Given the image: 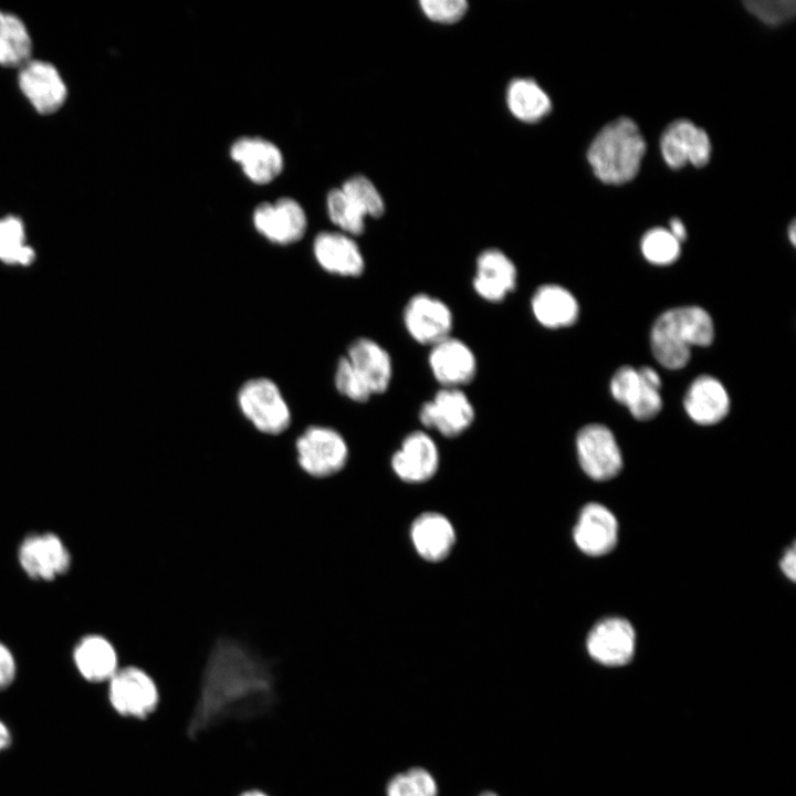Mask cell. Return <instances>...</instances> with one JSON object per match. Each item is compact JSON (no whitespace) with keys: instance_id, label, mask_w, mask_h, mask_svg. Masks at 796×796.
<instances>
[{"instance_id":"obj_13","label":"cell","mask_w":796,"mask_h":796,"mask_svg":"<svg viewBox=\"0 0 796 796\" xmlns=\"http://www.w3.org/2000/svg\"><path fill=\"white\" fill-rule=\"evenodd\" d=\"M428 365L434 379L446 388H461L472 381L478 371L471 347L452 335L430 346Z\"/></svg>"},{"instance_id":"obj_5","label":"cell","mask_w":796,"mask_h":796,"mask_svg":"<svg viewBox=\"0 0 796 796\" xmlns=\"http://www.w3.org/2000/svg\"><path fill=\"white\" fill-rule=\"evenodd\" d=\"M295 459L307 476L325 479L342 471L349 455L348 444L336 429L313 425L295 439Z\"/></svg>"},{"instance_id":"obj_18","label":"cell","mask_w":796,"mask_h":796,"mask_svg":"<svg viewBox=\"0 0 796 796\" xmlns=\"http://www.w3.org/2000/svg\"><path fill=\"white\" fill-rule=\"evenodd\" d=\"M439 467V450L430 434L422 430L408 433L391 457L396 475L409 483L432 478Z\"/></svg>"},{"instance_id":"obj_38","label":"cell","mask_w":796,"mask_h":796,"mask_svg":"<svg viewBox=\"0 0 796 796\" xmlns=\"http://www.w3.org/2000/svg\"><path fill=\"white\" fill-rule=\"evenodd\" d=\"M783 573L792 580L796 578V554L795 545L787 549L781 561Z\"/></svg>"},{"instance_id":"obj_25","label":"cell","mask_w":796,"mask_h":796,"mask_svg":"<svg viewBox=\"0 0 796 796\" xmlns=\"http://www.w3.org/2000/svg\"><path fill=\"white\" fill-rule=\"evenodd\" d=\"M531 308L535 320L546 328L572 326L579 314L575 296L564 286L553 283L543 284L535 290Z\"/></svg>"},{"instance_id":"obj_20","label":"cell","mask_w":796,"mask_h":796,"mask_svg":"<svg viewBox=\"0 0 796 796\" xmlns=\"http://www.w3.org/2000/svg\"><path fill=\"white\" fill-rule=\"evenodd\" d=\"M618 540V523L615 515L603 504L588 503L583 507L574 528L577 547L589 556L609 553Z\"/></svg>"},{"instance_id":"obj_16","label":"cell","mask_w":796,"mask_h":796,"mask_svg":"<svg viewBox=\"0 0 796 796\" xmlns=\"http://www.w3.org/2000/svg\"><path fill=\"white\" fill-rule=\"evenodd\" d=\"M313 256L318 266L328 274L357 277L364 273L363 252L350 237L341 231H322L312 244Z\"/></svg>"},{"instance_id":"obj_28","label":"cell","mask_w":796,"mask_h":796,"mask_svg":"<svg viewBox=\"0 0 796 796\" xmlns=\"http://www.w3.org/2000/svg\"><path fill=\"white\" fill-rule=\"evenodd\" d=\"M31 50L24 23L13 14L0 11V64L22 66L30 61Z\"/></svg>"},{"instance_id":"obj_19","label":"cell","mask_w":796,"mask_h":796,"mask_svg":"<svg viewBox=\"0 0 796 796\" xmlns=\"http://www.w3.org/2000/svg\"><path fill=\"white\" fill-rule=\"evenodd\" d=\"M19 85L32 106L41 114L57 111L66 98V87L60 73L48 62L28 61L22 65Z\"/></svg>"},{"instance_id":"obj_12","label":"cell","mask_w":796,"mask_h":796,"mask_svg":"<svg viewBox=\"0 0 796 796\" xmlns=\"http://www.w3.org/2000/svg\"><path fill=\"white\" fill-rule=\"evenodd\" d=\"M229 154L243 175L254 185L265 186L283 171L284 157L271 140L260 136H241L232 142Z\"/></svg>"},{"instance_id":"obj_29","label":"cell","mask_w":796,"mask_h":796,"mask_svg":"<svg viewBox=\"0 0 796 796\" xmlns=\"http://www.w3.org/2000/svg\"><path fill=\"white\" fill-rule=\"evenodd\" d=\"M326 209L331 221L338 231L350 237L359 235L365 230L364 212L342 191L334 188L326 196Z\"/></svg>"},{"instance_id":"obj_35","label":"cell","mask_w":796,"mask_h":796,"mask_svg":"<svg viewBox=\"0 0 796 796\" xmlns=\"http://www.w3.org/2000/svg\"><path fill=\"white\" fill-rule=\"evenodd\" d=\"M744 6L753 15L768 25H778L795 14L794 0H747Z\"/></svg>"},{"instance_id":"obj_42","label":"cell","mask_w":796,"mask_h":796,"mask_svg":"<svg viewBox=\"0 0 796 796\" xmlns=\"http://www.w3.org/2000/svg\"><path fill=\"white\" fill-rule=\"evenodd\" d=\"M237 796H271L265 790L252 787L240 792Z\"/></svg>"},{"instance_id":"obj_44","label":"cell","mask_w":796,"mask_h":796,"mask_svg":"<svg viewBox=\"0 0 796 796\" xmlns=\"http://www.w3.org/2000/svg\"><path fill=\"white\" fill-rule=\"evenodd\" d=\"M479 796H499V795L495 792L485 790V792H482Z\"/></svg>"},{"instance_id":"obj_15","label":"cell","mask_w":796,"mask_h":796,"mask_svg":"<svg viewBox=\"0 0 796 796\" xmlns=\"http://www.w3.org/2000/svg\"><path fill=\"white\" fill-rule=\"evenodd\" d=\"M586 648L591 659L603 666L627 664L636 648L633 627L624 618H606L590 630Z\"/></svg>"},{"instance_id":"obj_27","label":"cell","mask_w":796,"mask_h":796,"mask_svg":"<svg viewBox=\"0 0 796 796\" xmlns=\"http://www.w3.org/2000/svg\"><path fill=\"white\" fill-rule=\"evenodd\" d=\"M505 96L511 114L524 123H536L552 109L549 96L533 78L512 80Z\"/></svg>"},{"instance_id":"obj_7","label":"cell","mask_w":796,"mask_h":796,"mask_svg":"<svg viewBox=\"0 0 796 796\" xmlns=\"http://www.w3.org/2000/svg\"><path fill=\"white\" fill-rule=\"evenodd\" d=\"M255 231L276 245H291L303 239L307 230V217L298 201L281 197L274 202L263 201L252 212Z\"/></svg>"},{"instance_id":"obj_31","label":"cell","mask_w":796,"mask_h":796,"mask_svg":"<svg viewBox=\"0 0 796 796\" xmlns=\"http://www.w3.org/2000/svg\"><path fill=\"white\" fill-rule=\"evenodd\" d=\"M386 796H438V784L428 769L416 766L394 775Z\"/></svg>"},{"instance_id":"obj_21","label":"cell","mask_w":796,"mask_h":796,"mask_svg":"<svg viewBox=\"0 0 796 796\" xmlns=\"http://www.w3.org/2000/svg\"><path fill=\"white\" fill-rule=\"evenodd\" d=\"M610 392L637 420L652 419L662 409L659 390L649 385L639 370L630 366H622L614 374Z\"/></svg>"},{"instance_id":"obj_26","label":"cell","mask_w":796,"mask_h":796,"mask_svg":"<svg viewBox=\"0 0 796 796\" xmlns=\"http://www.w3.org/2000/svg\"><path fill=\"white\" fill-rule=\"evenodd\" d=\"M410 535L417 553L430 562L447 557L455 541L451 522L436 512L418 516L411 525Z\"/></svg>"},{"instance_id":"obj_10","label":"cell","mask_w":796,"mask_h":796,"mask_svg":"<svg viewBox=\"0 0 796 796\" xmlns=\"http://www.w3.org/2000/svg\"><path fill=\"white\" fill-rule=\"evenodd\" d=\"M421 425L453 438L465 432L474 421V407L461 388L441 387L423 402L418 412Z\"/></svg>"},{"instance_id":"obj_41","label":"cell","mask_w":796,"mask_h":796,"mask_svg":"<svg viewBox=\"0 0 796 796\" xmlns=\"http://www.w3.org/2000/svg\"><path fill=\"white\" fill-rule=\"evenodd\" d=\"M11 743V733L8 726L0 720V752Z\"/></svg>"},{"instance_id":"obj_17","label":"cell","mask_w":796,"mask_h":796,"mask_svg":"<svg viewBox=\"0 0 796 796\" xmlns=\"http://www.w3.org/2000/svg\"><path fill=\"white\" fill-rule=\"evenodd\" d=\"M516 284L517 269L502 250L490 248L478 255L472 286L482 300L502 302L515 290Z\"/></svg>"},{"instance_id":"obj_3","label":"cell","mask_w":796,"mask_h":796,"mask_svg":"<svg viewBox=\"0 0 796 796\" xmlns=\"http://www.w3.org/2000/svg\"><path fill=\"white\" fill-rule=\"evenodd\" d=\"M646 142L637 124L620 117L608 123L594 138L587 159L594 174L605 184L621 185L638 174Z\"/></svg>"},{"instance_id":"obj_23","label":"cell","mask_w":796,"mask_h":796,"mask_svg":"<svg viewBox=\"0 0 796 796\" xmlns=\"http://www.w3.org/2000/svg\"><path fill=\"white\" fill-rule=\"evenodd\" d=\"M688 416L696 423L709 426L720 422L730 410L726 389L716 378L702 375L690 385L683 400Z\"/></svg>"},{"instance_id":"obj_37","label":"cell","mask_w":796,"mask_h":796,"mask_svg":"<svg viewBox=\"0 0 796 796\" xmlns=\"http://www.w3.org/2000/svg\"><path fill=\"white\" fill-rule=\"evenodd\" d=\"M17 674V662L11 650L0 641V691L7 689Z\"/></svg>"},{"instance_id":"obj_11","label":"cell","mask_w":796,"mask_h":796,"mask_svg":"<svg viewBox=\"0 0 796 796\" xmlns=\"http://www.w3.org/2000/svg\"><path fill=\"white\" fill-rule=\"evenodd\" d=\"M578 461L584 472L597 481L616 476L622 468L617 441L606 426L589 423L576 437Z\"/></svg>"},{"instance_id":"obj_34","label":"cell","mask_w":796,"mask_h":796,"mask_svg":"<svg viewBox=\"0 0 796 796\" xmlns=\"http://www.w3.org/2000/svg\"><path fill=\"white\" fill-rule=\"evenodd\" d=\"M334 385L339 395L354 402L364 404L374 396L345 356L337 360Z\"/></svg>"},{"instance_id":"obj_6","label":"cell","mask_w":796,"mask_h":796,"mask_svg":"<svg viewBox=\"0 0 796 796\" xmlns=\"http://www.w3.org/2000/svg\"><path fill=\"white\" fill-rule=\"evenodd\" d=\"M108 701L118 715L143 722L157 712L161 693L149 671L129 664L119 667L108 681Z\"/></svg>"},{"instance_id":"obj_33","label":"cell","mask_w":796,"mask_h":796,"mask_svg":"<svg viewBox=\"0 0 796 796\" xmlns=\"http://www.w3.org/2000/svg\"><path fill=\"white\" fill-rule=\"evenodd\" d=\"M641 252L646 260L652 264L667 265L673 263L680 255V242L663 228H653L641 239Z\"/></svg>"},{"instance_id":"obj_36","label":"cell","mask_w":796,"mask_h":796,"mask_svg":"<svg viewBox=\"0 0 796 796\" xmlns=\"http://www.w3.org/2000/svg\"><path fill=\"white\" fill-rule=\"evenodd\" d=\"M419 6L428 19L450 24L465 14L469 3L465 0H421Z\"/></svg>"},{"instance_id":"obj_40","label":"cell","mask_w":796,"mask_h":796,"mask_svg":"<svg viewBox=\"0 0 796 796\" xmlns=\"http://www.w3.org/2000/svg\"><path fill=\"white\" fill-rule=\"evenodd\" d=\"M669 231L679 242L684 241L687 238L685 227L683 222L678 218H673L670 220Z\"/></svg>"},{"instance_id":"obj_8","label":"cell","mask_w":796,"mask_h":796,"mask_svg":"<svg viewBox=\"0 0 796 796\" xmlns=\"http://www.w3.org/2000/svg\"><path fill=\"white\" fill-rule=\"evenodd\" d=\"M18 561L30 578L51 582L70 569L72 557L61 537L52 532H43L23 538L18 549Z\"/></svg>"},{"instance_id":"obj_9","label":"cell","mask_w":796,"mask_h":796,"mask_svg":"<svg viewBox=\"0 0 796 796\" xmlns=\"http://www.w3.org/2000/svg\"><path fill=\"white\" fill-rule=\"evenodd\" d=\"M402 322L409 336L432 346L451 336L453 314L446 302L428 293H417L406 303Z\"/></svg>"},{"instance_id":"obj_24","label":"cell","mask_w":796,"mask_h":796,"mask_svg":"<svg viewBox=\"0 0 796 796\" xmlns=\"http://www.w3.org/2000/svg\"><path fill=\"white\" fill-rule=\"evenodd\" d=\"M73 661L80 674L90 682H108L119 669L115 646L97 633L80 639L73 650Z\"/></svg>"},{"instance_id":"obj_32","label":"cell","mask_w":796,"mask_h":796,"mask_svg":"<svg viewBox=\"0 0 796 796\" xmlns=\"http://www.w3.org/2000/svg\"><path fill=\"white\" fill-rule=\"evenodd\" d=\"M341 189L366 217L379 218L384 213V200L375 185L367 177L363 175L352 176L344 181Z\"/></svg>"},{"instance_id":"obj_39","label":"cell","mask_w":796,"mask_h":796,"mask_svg":"<svg viewBox=\"0 0 796 796\" xmlns=\"http://www.w3.org/2000/svg\"><path fill=\"white\" fill-rule=\"evenodd\" d=\"M639 373L641 377L652 387L660 390L661 388V379L657 371L650 367H642L639 369Z\"/></svg>"},{"instance_id":"obj_1","label":"cell","mask_w":796,"mask_h":796,"mask_svg":"<svg viewBox=\"0 0 796 796\" xmlns=\"http://www.w3.org/2000/svg\"><path fill=\"white\" fill-rule=\"evenodd\" d=\"M277 666L239 638H216L203 654L187 736L270 716L281 700Z\"/></svg>"},{"instance_id":"obj_2","label":"cell","mask_w":796,"mask_h":796,"mask_svg":"<svg viewBox=\"0 0 796 796\" xmlns=\"http://www.w3.org/2000/svg\"><path fill=\"white\" fill-rule=\"evenodd\" d=\"M714 338L710 314L699 306L666 311L654 322L650 345L654 358L668 369H680L691 358V346H709Z\"/></svg>"},{"instance_id":"obj_14","label":"cell","mask_w":796,"mask_h":796,"mask_svg":"<svg viewBox=\"0 0 796 796\" xmlns=\"http://www.w3.org/2000/svg\"><path fill=\"white\" fill-rule=\"evenodd\" d=\"M660 149L666 164L673 169L682 168L688 163L703 167L711 156L708 134L688 119L674 121L664 129Z\"/></svg>"},{"instance_id":"obj_22","label":"cell","mask_w":796,"mask_h":796,"mask_svg":"<svg viewBox=\"0 0 796 796\" xmlns=\"http://www.w3.org/2000/svg\"><path fill=\"white\" fill-rule=\"evenodd\" d=\"M373 395L385 392L392 379V360L389 353L369 337H358L344 355Z\"/></svg>"},{"instance_id":"obj_4","label":"cell","mask_w":796,"mask_h":796,"mask_svg":"<svg viewBox=\"0 0 796 796\" xmlns=\"http://www.w3.org/2000/svg\"><path fill=\"white\" fill-rule=\"evenodd\" d=\"M235 401L243 418L260 433L279 436L292 423V411L279 385L260 376L247 379Z\"/></svg>"},{"instance_id":"obj_30","label":"cell","mask_w":796,"mask_h":796,"mask_svg":"<svg viewBox=\"0 0 796 796\" xmlns=\"http://www.w3.org/2000/svg\"><path fill=\"white\" fill-rule=\"evenodd\" d=\"M22 221L13 216L0 219V260L9 264L28 265L34 260V251L24 243Z\"/></svg>"},{"instance_id":"obj_43","label":"cell","mask_w":796,"mask_h":796,"mask_svg":"<svg viewBox=\"0 0 796 796\" xmlns=\"http://www.w3.org/2000/svg\"><path fill=\"white\" fill-rule=\"evenodd\" d=\"M795 232H796V227H795V221H793V222L790 223V226H789V233H788V234H789V240H790V242H792L794 245H795V243H796V241H795V239H796Z\"/></svg>"}]
</instances>
